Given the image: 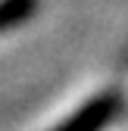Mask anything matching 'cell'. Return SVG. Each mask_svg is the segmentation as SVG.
Wrapping results in <instances>:
<instances>
[{"label":"cell","instance_id":"2","mask_svg":"<svg viewBox=\"0 0 128 131\" xmlns=\"http://www.w3.org/2000/svg\"><path fill=\"white\" fill-rule=\"evenodd\" d=\"M38 0H0V31H9L22 25L31 13H35Z\"/></svg>","mask_w":128,"mask_h":131},{"label":"cell","instance_id":"1","mask_svg":"<svg viewBox=\"0 0 128 131\" xmlns=\"http://www.w3.org/2000/svg\"><path fill=\"white\" fill-rule=\"evenodd\" d=\"M116 106H119L116 97H97V100L84 103L78 112H72L66 122H59L50 131H100L109 119L116 116Z\"/></svg>","mask_w":128,"mask_h":131}]
</instances>
